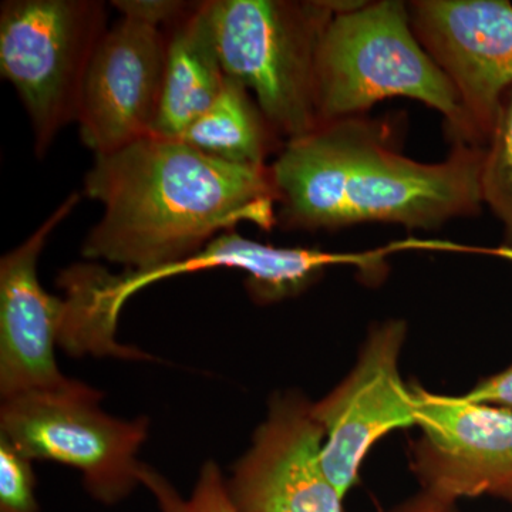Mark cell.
Listing matches in <instances>:
<instances>
[{
    "instance_id": "7c38bea8",
    "label": "cell",
    "mask_w": 512,
    "mask_h": 512,
    "mask_svg": "<svg viewBox=\"0 0 512 512\" xmlns=\"http://www.w3.org/2000/svg\"><path fill=\"white\" fill-rule=\"evenodd\" d=\"M73 192L19 247L0 261V394L2 400L62 389L72 380L57 367L64 299L40 285L37 262L47 238L79 204Z\"/></svg>"
},
{
    "instance_id": "2e32d148",
    "label": "cell",
    "mask_w": 512,
    "mask_h": 512,
    "mask_svg": "<svg viewBox=\"0 0 512 512\" xmlns=\"http://www.w3.org/2000/svg\"><path fill=\"white\" fill-rule=\"evenodd\" d=\"M481 195L504 225L501 254L512 261V89L501 106L493 136L485 146Z\"/></svg>"
},
{
    "instance_id": "5bb4252c",
    "label": "cell",
    "mask_w": 512,
    "mask_h": 512,
    "mask_svg": "<svg viewBox=\"0 0 512 512\" xmlns=\"http://www.w3.org/2000/svg\"><path fill=\"white\" fill-rule=\"evenodd\" d=\"M180 138L208 156L247 167H266V157L284 147L251 92L228 76L214 104Z\"/></svg>"
},
{
    "instance_id": "5b68a950",
    "label": "cell",
    "mask_w": 512,
    "mask_h": 512,
    "mask_svg": "<svg viewBox=\"0 0 512 512\" xmlns=\"http://www.w3.org/2000/svg\"><path fill=\"white\" fill-rule=\"evenodd\" d=\"M97 0H8L0 8V73L28 111L37 157L77 121L87 70L107 32Z\"/></svg>"
},
{
    "instance_id": "4fadbf2b",
    "label": "cell",
    "mask_w": 512,
    "mask_h": 512,
    "mask_svg": "<svg viewBox=\"0 0 512 512\" xmlns=\"http://www.w3.org/2000/svg\"><path fill=\"white\" fill-rule=\"evenodd\" d=\"M164 92L153 136L180 138L200 119L224 87L207 0L194 2L183 18L165 29Z\"/></svg>"
},
{
    "instance_id": "3957f363",
    "label": "cell",
    "mask_w": 512,
    "mask_h": 512,
    "mask_svg": "<svg viewBox=\"0 0 512 512\" xmlns=\"http://www.w3.org/2000/svg\"><path fill=\"white\" fill-rule=\"evenodd\" d=\"M394 97L439 111L454 144L480 146L456 89L414 35L409 6L399 0H350L330 20L320 43L319 126L365 116Z\"/></svg>"
},
{
    "instance_id": "ac0fdd59",
    "label": "cell",
    "mask_w": 512,
    "mask_h": 512,
    "mask_svg": "<svg viewBox=\"0 0 512 512\" xmlns=\"http://www.w3.org/2000/svg\"><path fill=\"white\" fill-rule=\"evenodd\" d=\"M32 458L0 436V512H39Z\"/></svg>"
},
{
    "instance_id": "9a60e30c",
    "label": "cell",
    "mask_w": 512,
    "mask_h": 512,
    "mask_svg": "<svg viewBox=\"0 0 512 512\" xmlns=\"http://www.w3.org/2000/svg\"><path fill=\"white\" fill-rule=\"evenodd\" d=\"M107 271L97 265H74L57 279L66 291L59 345L72 355H113L141 359L144 353L116 340L120 312L107 289Z\"/></svg>"
},
{
    "instance_id": "30bf717a",
    "label": "cell",
    "mask_w": 512,
    "mask_h": 512,
    "mask_svg": "<svg viewBox=\"0 0 512 512\" xmlns=\"http://www.w3.org/2000/svg\"><path fill=\"white\" fill-rule=\"evenodd\" d=\"M312 404L298 392L272 396L252 446L227 480L239 512H343L345 498L323 468L325 434Z\"/></svg>"
},
{
    "instance_id": "8992f818",
    "label": "cell",
    "mask_w": 512,
    "mask_h": 512,
    "mask_svg": "<svg viewBox=\"0 0 512 512\" xmlns=\"http://www.w3.org/2000/svg\"><path fill=\"white\" fill-rule=\"evenodd\" d=\"M101 393L70 382L62 389L3 400L0 436L32 460H52L82 471L94 500L113 505L140 484L137 453L148 420L126 421L100 410Z\"/></svg>"
},
{
    "instance_id": "7a4b0ae2",
    "label": "cell",
    "mask_w": 512,
    "mask_h": 512,
    "mask_svg": "<svg viewBox=\"0 0 512 512\" xmlns=\"http://www.w3.org/2000/svg\"><path fill=\"white\" fill-rule=\"evenodd\" d=\"M485 147L454 144L446 160L403 156L382 120L349 117L322 124L279 151L271 168L278 224L340 229L399 224L433 229L481 211Z\"/></svg>"
},
{
    "instance_id": "9c48e42d",
    "label": "cell",
    "mask_w": 512,
    "mask_h": 512,
    "mask_svg": "<svg viewBox=\"0 0 512 512\" xmlns=\"http://www.w3.org/2000/svg\"><path fill=\"white\" fill-rule=\"evenodd\" d=\"M414 35L446 74L487 146L512 89V5L505 0H414Z\"/></svg>"
},
{
    "instance_id": "e0dca14e",
    "label": "cell",
    "mask_w": 512,
    "mask_h": 512,
    "mask_svg": "<svg viewBox=\"0 0 512 512\" xmlns=\"http://www.w3.org/2000/svg\"><path fill=\"white\" fill-rule=\"evenodd\" d=\"M140 484L156 498L161 512H239L227 490V480L214 461L202 466L194 491L188 498L175 490L174 485L158 471L141 464Z\"/></svg>"
},
{
    "instance_id": "277c9868",
    "label": "cell",
    "mask_w": 512,
    "mask_h": 512,
    "mask_svg": "<svg viewBox=\"0 0 512 512\" xmlns=\"http://www.w3.org/2000/svg\"><path fill=\"white\" fill-rule=\"evenodd\" d=\"M350 0H207L228 77L244 84L286 143L319 127L318 57Z\"/></svg>"
},
{
    "instance_id": "6da1fadb",
    "label": "cell",
    "mask_w": 512,
    "mask_h": 512,
    "mask_svg": "<svg viewBox=\"0 0 512 512\" xmlns=\"http://www.w3.org/2000/svg\"><path fill=\"white\" fill-rule=\"evenodd\" d=\"M83 192L104 210L83 255L127 271L177 264L242 222L265 231L278 224L269 165L227 163L181 138L151 134L94 156Z\"/></svg>"
},
{
    "instance_id": "ffe728a7",
    "label": "cell",
    "mask_w": 512,
    "mask_h": 512,
    "mask_svg": "<svg viewBox=\"0 0 512 512\" xmlns=\"http://www.w3.org/2000/svg\"><path fill=\"white\" fill-rule=\"evenodd\" d=\"M461 396L468 402L491 404L512 410V363L507 369L485 377L470 392Z\"/></svg>"
},
{
    "instance_id": "52a82bcc",
    "label": "cell",
    "mask_w": 512,
    "mask_h": 512,
    "mask_svg": "<svg viewBox=\"0 0 512 512\" xmlns=\"http://www.w3.org/2000/svg\"><path fill=\"white\" fill-rule=\"evenodd\" d=\"M407 330L402 319L373 326L349 375L312 404L313 417L325 434L323 468L343 498L355 487L377 441L416 426L412 390L400 376Z\"/></svg>"
},
{
    "instance_id": "d6986e66",
    "label": "cell",
    "mask_w": 512,
    "mask_h": 512,
    "mask_svg": "<svg viewBox=\"0 0 512 512\" xmlns=\"http://www.w3.org/2000/svg\"><path fill=\"white\" fill-rule=\"evenodd\" d=\"M123 18L137 20L158 29H167L183 18L194 2L180 0H114L111 2Z\"/></svg>"
},
{
    "instance_id": "8fae6325",
    "label": "cell",
    "mask_w": 512,
    "mask_h": 512,
    "mask_svg": "<svg viewBox=\"0 0 512 512\" xmlns=\"http://www.w3.org/2000/svg\"><path fill=\"white\" fill-rule=\"evenodd\" d=\"M163 29L121 18L101 37L83 84L77 123L94 156L151 136L164 92Z\"/></svg>"
},
{
    "instance_id": "44dd1931",
    "label": "cell",
    "mask_w": 512,
    "mask_h": 512,
    "mask_svg": "<svg viewBox=\"0 0 512 512\" xmlns=\"http://www.w3.org/2000/svg\"><path fill=\"white\" fill-rule=\"evenodd\" d=\"M386 512H460L458 501L446 495L420 488L419 493L407 497Z\"/></svg>"
},
{
    "instance_id": "ba28073f",
    "label": "cell",
    "mask_w": 512,
    "mask_h": 512,
    "mask_svg": "<svg viewBox=\"0 0 512 512\" xmlns=\"http://www.w3.org/2000/svg\"><path fill=\"white\" fill-rule=\"evenodd\" d=\"M420 439L410 470L423 490L488 497L512 507V410L410 384Z\"/></svg>"
}]
</instances>
